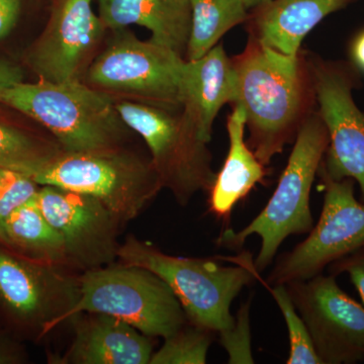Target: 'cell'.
<instances>
[{
    "label": "cell",
    "instance_id": "3",
    "mask_svg": "<svg viewBox=\"0 0 364 364\" xmlns=\"http://www.w3.org/2000/svg\"><path fill=\"white\" fill-rule=\"evenodd\" d=\"M119 263L155 273L176 294L191 324L220 335L231 331L235 317L231 306L244 287L259 279L254 262L242 256L236 267L205 258L172 256L149 242L129 236L117 253Z\"/></svg>",
    "mask_w": 364,
    "mask_h": 364
},
{
    "label": "cell",
    "instance_id": "4",
    "mask_svg": "<svg viewBox=\"0 0 364 364\" xmlns=\"http://www.w3.org/2000/svg\"><path fill=\"white\" fill-rule=\"evenodd\" d=\"M329 145V134L318 112H310L299 127L286 168L267 205L240 231L227 230L220 244L237 249L249 237L257 235L261 247L254 267L263 272L291 235L308 234L314 228L311 191Z\"/></svg>",
    "mask_w": 364,
    "mask_h": 364
},
{
    "label": "cell",
    "instance_id": "20",
    "mask_svg": "<svg viewBox=\"0 0 364 364\" xmlns=\"http://www.w3.org/2000/svg\"><path fill=\"white\" fill-rule=\"evenodd\" d=\"M2 244L28 259L68 267L63 239L46 219L36 198L7 219Z\"/></svg>",
    "mask_w": 364,
    "mask_h": 364
},
{
    "label": "cell",
    "instance_id": "14",
    "mask_svg": "<svg viewBox=\"0 0 364 364\" xmlns=\"http://www.w3.org/2000/svg\"><path fill=\"white\" fill-rule=\"evenodd\" d=\"M92 4L93 0H53L47 26L26 54V64L40 79L81 80L107 30Z\"/></svg>",
    "mask_w": 364,
    "mask_h": 364
},
{
    "label": "cell",
    "instance_id": "16",
    "mask_svg": "<svg viewBox=\"0 0 364 364\" xmlns=\"http://www.w3.org/2000/svg\"><path fill=\"white\" fill-rule=\"evenodd\" d=\"M182 111L203 141L212 140L215 117L225 105L238 100V75L223 45L196 60H186L181 73Z\"/></svg>",
    "mask_w": 364,
    "mask_h": 364
},
{
    "label": "cell",
    "instance_id": "9",
    "mask_svg": "<svg viewBox=\"0 0 364 364\" xmlns=\"http://www.w3.org/2000/svg\"><path fill=\"white\" fill-rule=\"evenodd\" d=\"M324 188L320 219L308 238L284 253L263 284H289L321 274L334 261L364 246V203L354 196L355 181H334L318 168Z\"/></svg>",
    "mask_w": 364,
    "mask_h": 364
},
{
    "label": "cell",
    "instance_id": "12",
    "mask_svg": "<svg viewBox=\"0 0 364 364\" xmlns=\"http://www.w3.org/2000/svg\"><path fill=\"white\" fill-rule=\"evenodd\" d=\"M286 286L322 364L364 360V306L345 293L335 275L321 273Z\"/></svg>",
    "mask_w": 364,
    "mask_h": 364
},
{
    "label": "cell",
    "instance_id": "23",
    "mask_svg": "<svg viewBox=\"0 0 364 364\" xmlns=\"http://www.w3.org/2000/svg\"><path fill=\"white\" fill-rule=\"evenodd\" d=\"M214 335L188 322L164 338L161 348L153 352L149 364H205Z\"/></svg>",
    "mask_w": 364,
    "mask_h": 364
},
{
    "label": "cell",
    "instance_id": "28",
    "mask_svg": "<svg viewBox=\"0 0 364 364\" xmlns=\"http://www.w3.org/2000/svg\"><path fill=\"white\" fill-rule=\"evenodd\" d=\"M21 11V0H0V40L14 30Z\"/></svg>",
    "mask_w": 364,
    "mask_h": 364
},
{
    "label": "cell",
    "instance_id": "7",
    "mask_svg": "<svg viewBox=\"0 0 364 364\" xmlns=\"http://www.w3.org/2000/svg\"><path fill=\"white\" fill-rule=\"evenodd\" d=\"M119 117L139 134L150 151L163 188L186 207L200 191H210L215 178L212 154L182 109H169L132 100H114Z\"/></svg>",
    "mask_w": 364,
    "mask_h": 364
},
{
    "label": "cell",
    "instance_id": "15",
    "mask_svg": "<svg viewBox=\"0 0 364 364\" xmlns=\"http://www.w3.org/2000/svg\"><path fill=\"white\" fill-rule=\"evenodd\" d=\"M73 341L62 364H149L151 337L128 323L102 313H79L70 318Z\"/></svg>",
    "mask_w": 364,
    "mask_h": 364
},
{
    "label": "cell",
    "instance_id": "2",
    "mask_svg": "<svg viewBox=\"0 0 364 364\" xmlns=\"http://www.w3.org/2000/svg\"><path fill=\"white\" fill-rule=\"evenodd\" d=\"M0 104L44 127L66 152L119 148L128 136L114 98L81 80L18 83L0 91Z\"/></svg>",
    "mask_w": 364,
    "mask_h": 364
},
{
    "label": "cell",
    "instance_id": "18",
    "mask_svg": "<svg viewBox=\"0 0 364 364\" xmlns=\"http://www.w3.org/2000/svg\"><path fill=\"white\" fill-rule=\"evenodd\" d=\"M98 9L109 30L143 26L153 42L186 54L191 26L189 0H98Z\"/></svg>",
    "mask_w": 364,
    "mask_h": 364
},
{
    "label": "cell",
    "instance_id": "13",
    "mask_svg": "<svg viewBox=\"0 0 364 364\" xmlns=\"http://www.w3.org/2000/svg\"><path fill=\"white\" fill-rule=\"evenodd\" d=\"M36 200L46 219L58 231L68 267L86 270L117 259L122 223L92 196L52 186H41Z\"/></svg>",
    "mask_w": 364,
    "mask_h": 364
},
{
    "label": "cell",
    "instance_id": "1",
    "mask_svg": "<svg viewBox=\"0 0 364 364\" xmlns=\"http://www.w3.org/2000/svg\"><path fill=\"white\" fill-rule=\"evenodd\" d=\"M238 100L250 132L248 145L263 165L294 140L315 98L310 65L301 54L286 56L250 37L245 51L233 59Z\"/></svg>",
    "mask_w": 364,
    "mask_h": 364
},
{
    "label": "cell",
    "instance_id": "32",
    "mask_svg": "<svg viewBox=\"0 0 364 364\" xmlns=\"http://www.w3.org/2000/svg\"><path fill=\"white\" fill-rule=\"evenodd\" d=\"M272 1V0H243L244 4L247 7V9H257L263 4H267V2Z\"/></svg>",
    "mask_w": 364,
    "mask_h": 364
},
{
    "label": "cell",
    "instance_id": "30",
    "mask_svg": "<svg viewBox=\"0 0 364 364\" xmlns=\"http://www.w3.org/2000/svg\"><path fill=\"white\" fill-rule=\"evenodd\" d=\"M25 353L18 343L0 334V364H18L23 363Z\"/></svg>",
    "mask_w": 364,
    "mask_h": 364
},
{
    "label": "cell",
    "instance_id": "26",
    "mask_svg": "<svg viewBox=\"0 0 364 364\" xmlns=\"http://www.w3.org/2000/svg\"><path fill=\"white\" fill-rule=\"evenodd\" d=\"M250 304L241 306L231 331L221 340V343L229 355V363H254L251 350Z\"/></svg>",
    "mask_w": 364,
    "mask_h": 364
},
{
    "label": "cell",
    "instance_id": "22",
    "mask_svg": "<svg viewBox=\"0 0 364 364\" xmlns=\"http://www.w3.org/2000/svg\"><path fill=\"white\" fill-rule=\"evenodd\" d=\"M61 146L0 117V167L33 176L59 153Z\"/></svg>",
    "mask_w": 364,
    "mask_h": 364
},
{
    "label": "cell",
    "instance_id": "24",
    "mask_svg": "<svg viewBox=\"0 0 364 364\" xmlns=\"http://www.w3.org/2000/svg\"><path fill=\"white\" fill-rule=\"evenodd\" d=\"M264 286L272 294L286 321L289 339V355L287 363L322 364L305 321L296 310L286 284Z\"/></svg>",
    "mask_w": 364,
    "mask_h": 364
},
{
    "label": "cell",
    "instance_id": "17",
    "mask_svg": "<svg viewBox=\"0 0 364 364\" xmlns=\"http://www.w3.org/2000/svg\"><path fill=\"white\" fill-rule=\"evenodd\" d=\"M355 0H272L257 7L250 37L273 51L296 57L301 42L326 16Z\"/></svg>",
    "mask_w": 364,
    "mask_h": 364
},
{
    "label": "cell",
    "instance_id": "29",
    "mask_svg": "<svg viewBox=\"0 0 364 364\" xmlns=\"http://www.w3.org/2000/svg\"><path fill=\"white\" fill-rule=\"evenodd\" d=\"M25 72L18 64L0 57V91L23 82Z\"/></svg>",
    "mask_w": 364,
    "mask_h": 364
},
{
    "label": "cell",
    "instance_id": "5",
    "mask_svg": "<svg viewBox=\"0 0 364 364\" xmlns=\"http://www.w3.org/2000/svg\"><path fill=\"white\" fill-rule=\"evenodd\" d=\"M39 186H52L92 196L122 223L136 219L163 189L150 160L123 147L66 152L33 176Z\"/></svg>",
    "mask_w": 364,
    "mask_h": 364
},
{
    "label": "cell",
    "instance_id": "25",
    "mask_svg": "<svg viewBox=\"0 0 364 364\" xmlns=\"http://www.w3.org/2000/svg\"><path fill=\"white\" fill-rule=\"evenodd\" d=\"M32 176L0 167V242L4 241L6 222L21 205L33 200L40 189Z\"/></svg>",
    "mask_w": 364,
    "mask_h": 364
},
{
    "label": "cell",
    "instance_id": "21",
    "mask_svg": "<svg viewBox=\"0 0 364 364\" xmlns=\"http://www.w3.org/2000/svg\"><path fill=\"white\" fill-rule=\"evenodd\" d=\"M191 26L186 60H196L218 45L231 28L247 20L243 0H189Z\"/></svg>",
    "mask_w": 364,
    "mask_h": 364
},
{
    "label": "cell",
    "instance_id": "6",
    "mask_svg": "<svg viewBox=\"0 0 364 364\" xmlns=\"http://www.w3.org/2000/svg\"><path fill=\"white\" fill-rule=\"evenodd\" d=\"M78 279L79 298L63 323L79 313L107 314L164 339L188 322L166 282L146 268L119 263L86 270Z\"/></svg>",
    "mask_w": 364,
    "mask_h": 364
},
{
    "label": "cell",
    "instance_id": "31",
    "mask_svg": "<svg viewBox=\"0 0 364 364\" xmlns=\"http://www.w3.org/2000/svg\"><path fill=\"white\" fill-rule=\"evenodd\" d=\"M349 54L351 63L359 72L364 73V30L360 31L352 40Z\"/></svg>",
    "mask_w": 364,
    "mask_h": 364
},
{
    "label": "cell",
    "instance_id": "27",
    "mask_svg": "<svg viewBox=\"0 0 364 364\" xmlns=\"http://www.w3.org/2000/svg\"><path fill=\"white\" fill-rule=\"evenodd\" d=\"M328 268L330 274L335 277L342 273L348 274L352 284L358 289L364 306V246L334 261Z\"/></svg>",
    "mask_w": 364,
    "mask_h": 364
},
{
    "label": "cell",
    "instance_id": "8",
    "mask_svg": "<svg viewBox=\"0 0 364 364\" xmlns=\"http://www.w3.org/2000/svg\"><path fill=\"white\" fill-rule=\"evenodd\" d=\"M114 32L117 35L87 67L85 83L114 100L182 109L184 57L152 40L138 39L124 28Z\"/></svg>",
    "mask_w": 364,
    "mask_h": 364
},
{
    "label": "cell",
    "instance_id": "11",
    "mask_svg": "<svg viewBox=\"0 0 364 364\" xmlns=\"http://www.w3.org/2000/svg\"><path fill=\"white\" fill-rule=\"evenodd\" d=\"M64 267L28 259L0 242V309L40 336L63 323L79 298V279Z\"/></svg>",
    "mask_w": 364,
    "mask_h": 364
},
{
    "label": "cell",
    "instance_id": "10",
    "mask_svg": "<svg viewBox=\"0 0 364 364\" xmlns=\"http://www.w3.org/2000/svg\"><path fill=\"white\" fill-rule=\"evenodd\" d=\"M311 74L318 114L329 134V145L320 167L334 181L358 182L364 203V112L354 102L360 83L351 62L312 59Z\"/></svg>",
    "mask_w": 364,
    "mask_h": 364
},
{
    "label": "cell",
    "instance_id": "19",
    "mask_svg": "<svg viewBox=\"0 0 364 364\" xmlns=\"http://www.w3.org/2000/svg\"><path fill=\"white\" fill-rule=\"evenodd\" d=\"M233 107L227 123L229 152L208 191V210L225 221L229 219L235 205L246 198L256 184L260 183L267 176V166L259 161L244 140L245 114L239 105Z\"/></svg>",
    "mask_w": 364,
    "mask_h": 364
}]
</instances>
